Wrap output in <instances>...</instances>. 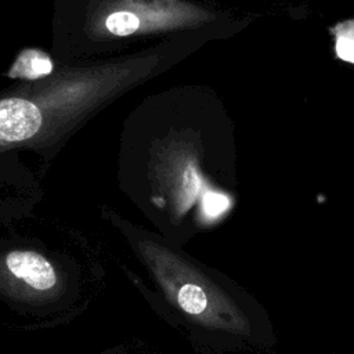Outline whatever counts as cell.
<instances>
[{
	"mask_svg": "<svg viewBox=\"0 0 354 354\" xmlns=\"http://www.w3.org/2000/svg\"><path fill=\"white\" fill-rule=\"evenodd\" d=\"M58 289L57 268L41 253L14 249L0 256V290L6 295L22 300H43Z\"/></svg>",
	"mask_w": 354,
	"mask_h": 354,
	"instance_id": "obj_2",
	"label": "cell"
},
{
	"mask_svg": "<svg viewBox=\"0 0 354 354\" xmlns=\"http://www.w3.org/2000/svg\"><path fill=\"white\" fill-rule=\"evenodd\" d=\"M140 26V19L126 11H118L108 15L105 19V28L115 36H129L134 33Z\"/></svg>",
	"mask_w": 354,
	"mask_h": 354,
	"instance_id": "obj_5",
	"label": "cell"
},
{
	"mask_svg": "<svg viewBox=\"0 0 354 354\" xmlns=\"http://www.w3.org/2000/svg\"><path fill=\"white\" fill-rule=\"evenodd\" d=\"M330 32L335 37L336 55L346 62L354 64V19L335 25Z\"/></svg>",
	"mask_w": 354,
	"mask_h": 354,
	"instance_id": "obj_4",
	"label": "cell"
},
{
	"mask_svg": "<svg viewBox=\"0 0 354 354\" xmlns=\"http://www.w3.org/2000/svg\"><path fill=\"white\" fill-rule=\"evenodd\" d=\"M53 71L51 58L39 50H25L22 51L12 68L10 69V76L22 77V79H39L50 75Z\"/></svg>",
	"mask_w": 354,
	"mask_h": 354,
	"instance_id": "obj_3",
	"label": "cell"
},
{
	"mask_svg": "<svg viewBox=\"0 0 354 354\" xmlns=\"http://www.w3.org/2000/svg\"><path fill=\"white\" fill-rule=\"evenodd\" d=\"M138 249L167 300L183 314L209 329L250 335L242 308L195 266L152 241L140 242Z\"/></svg>",
	"mask_w": 354,
	"mask_h": 354,
	"instance_id": "obj_1",
	"label": "cell"
}]
</instances>
